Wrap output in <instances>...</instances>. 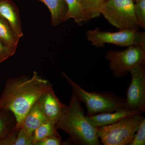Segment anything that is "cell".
<instances>
[{
  "label": "cell",
  "instance_id": "7a4b0ae2",
  "mask_svg": "<svg viewBox=\"0 0 145 145\" xmlns=\"http://www.w3.org/2000/svg\"><path fill=\"white\" fill-rule=\"evenodd\" d=\"M81 103L72 91L69 105L65 107L56 124L57 129L67 133L74 144L100 145L95 128L86 119Z\"/></svg>",
  "mask_w": 145,
  "mask_h": 145
},
{
  "label": "cell",
  "instance_id": "5bb4252c",
  "mask_svg": "<svg viewBox=\"0 0 145 145\" xmlns=\"http://www.w3.org/2000/svg\"><path fill=\"white\" fill-rule=\"evenodd\" d=\"M67 11L64 22L72 18L79 25H82L89 21L88 17L83 8L80 0H65Z\"/></svg>",
  "mask_w": 145,
  "mask_h": 145
},
{
  "label": "cell",
  "instance_id": "d4e9b609",
  "mask_svg": "<svg viewBox=\"0 0 145 145\" xmlns=\"http://www.w3.org/2000/svg\"><path fill=\"white\" fill-rule=\"evenodd\" d=\"M0 109H1V108H0Z\"/></svg>",
  "mask_w": 145,
  "mask_h": 145
},
{
  "label": "cell",
  "instance_id": "7c38bea8",
  "mask_svg": "<svg viewBox=\"0 0 145 145\" xmlns=\"http://www.w3.org/2000/svg\"><path fill=\"white\" fill-rule=\"evenodd\" d=\"M37 101L29 110L19 127V129H23L29 135H33L34 131L48 120L42 112Z\"/></svg>",
  "mask_w": 145,
  "mask_h": 145
},
{
  "label": "cell",
  "instance_id": "6da1fadb",
  "mask_svg": "<svg viewBox=\"0 0 145 145\" xmlns=\"http://www.w3.org/2000/svg\"><path fill=\"white\" fill-rule=\"evenodd\" d=\"M52 85L34 71L31 77L22 75L7 80L0 97V108L8 110L14 114L18 131L29 110Z\"/></svg>",
  "mask_w": 145,
  "mask_h": 145
},
{
  "label": "cell",
  "instance_id": "cb8c5ba5",
  "mask_svg": "<svg viewBox=\"0 0 145 145\" xmlns=\"http://www.w3.org/2000/svg\"><path fill=\"white\" fill-rule=\"evenodd\" d=\"M142 1V0H133V2H134L136 3V2H138L140 1Z\"/></svg>",
  "mask_w": 145,
  "mask_h": 145
},
{
  "label": "cell",
  "instance_id": "7402d4cb",
  "mask_svg": "<svg viewBox=\"0 0 145 145\" xmlns=\"http://www.w3.org/2000/svg\"><path fill=\"white\" fill-rule=\"evenodd\" d=\"M135 134L132 142L129 145H145V119H143Z\"/></svg>",
  "mask_w": 145,
  "mask_h": 145
},
{
  "label": "cell",
  "instance_id": "e0dca14e",
  "mask_svg": "<svg viewBox=\"0 0 145 145\" xmlns=\"http://www.w3.org/2000/svg\"><path fill=\"white\" fill-rule=\"evenodd\" d=\"M55 122L47 120L40 125L33 132L32 141L33 145L37 142L48 136L59 135L57 132Z\"/></svg>",
  "mask_w": 145,
  "mask_h": 145
},
{
  "label": "cell",
  "instance_id": "ac0fdd59",
  "mask_svg": "<svg viewBox=\"0 0 145 145\" xmlns=\"http://www.w3.org/2000/svg\"><path fill=\"white\" fill-rule=\"evenodd\" d=\"M107 0H80L83 8L89 20L101 15L104 4Z\"/></svg>",
  "mask_w": 145,
  "mask_h": 145
},
{
  "label": "cell",
  "instance_id": "5b68a950",
  "mask_svg": "<svg viewBox=\"0 0 145 145\" xmlns=\"http://www.w3.org/2000/svg\"><path fill=\"white\" fill-rule=\"evenodd\" d=\"M88 41L97 48L107 44L120 47L138 46L145 48V33L137 29H123L117 32L101 31L99 27L86 33Z\"/></svg>",
  "mask_w": 145,
  "mask_h": 145
},
{
  "label": "cell",
  "instance_id": "8fae6325",
  "mask_svg": "<svg viewBox=\"0 0 145 145\" xmlns=\"http://www.w3.org/2000/svg\"><path fill=\"white\" fill-rule=\"evenodd\" d=\"M142 113L138 110H128L121 109L113 112L86 115V118L92 126L96 127L111 125L124 117Z\"/></svg>",
  "mask_w": 145,
  "mask_h": 145
},
{
  "label": "cell",
  "instance_id": "9a60e30c",
  "mask_svg": "<svg viewBox=\"0 0 145 145\" xmlns=\"http://www.w3.org/2000/svg\"><path fill=\"white\" fill-rule=\"evenodd\" d=\"M17 121L14 114L8 110L0 109V141L14 130Z\"/></svg>",
  "mask_w": 145,
  "mask_h": 145
},
{
  "label": "cell",
  "instance_id": "277c9868",
  "mask_svg": "<svg viewBox=\"0 0 145 145\" xmlns=\"http://www.w3.org/2000/svg\"><path fill=\"white\" fill-rule=\"evenodd\" d=\"M141 114L124 117L111 125L94 127L99 140L104 145H129L144 118Z\"/></svg>",
  "mask_w": 145,
  "mask_h": 145
},
{
  "label": "cell",
  "instance_id": "52a82bcc",
  "mask_svg": "<svg viewBox=\"0 0 145 145\" xmlns=\"http://www.w3.org/2000/svg\"><path fill=\"white\" fill-rule=\"evenodd\" d=\"M106 59L109 61V67L115 78L127 75L134 68L145 63V48L138 46H131L122 51L110 50Z\"/></svg>",
  "mask_w": 145,
  "mask_h": 145
},
{
  "label": "cell",
  "instance_id": "603a6c76",
  "mask_svg": "<svg viewBox=\"0 0 145 145\" xmlns=\"http://www.w3.org/2000/svg\"><path fill=\"white\" fill-rule=\"evenodd\" d=\"M16 50L6 45L0 40V63L15 54Z\"/></svg>",
  "mask_w": 145,
  "mask_h": 145
},
{
  "label": "cell",
  "instance_id": "2e32d148",
  "mask_svg": "<svg viewBox=\"0 0 145 145\" xmlns=\"http://www.w3.org/2000/svg\"><path fill=\"white\" fill-rule=\"evenodd\" d=\"M20 39L9 24L0 16V40L6 45L16 50Z\"/></svg>",
  "mask_w": 145,
  "mask_h": 145
},
{
  "label": "cell",
  "instance_id": "9c48e42d",
  "mask_svg": "<svg viewBox=\"0 0 145 145\" xmlns=\"http://www.w3.org/2000/svg\"><path fill=\"white\" fill-rule=\"evenodd\" d=\"M37 101L47 119L57 124L66 106L57 98L52 87L43 93Z\"/></svg>",
  "mask_w": 145,
  "mask_h": 145
},
{
  "label": "cell",
  "instance_id": "d6986e66",
  "mask_svg": "<svg viewBox=\"0 0 145 145\" xmlns=\"http://www.w3.org/2000/svg\"><path fill=\"white\" fill-rule=\"evenodd\" d=\"M14 131L13 145H34L32 135H29L22 128Z\"/></svg>",
  "mask_w": 145,
  "mask_h": 145
},
{
  "label": "cell",
  "instance_id": "30bf717a",
  "mask_svg": "<svg viewBox=\"0 0 145 145\" xmlns=\"http://www.w3.org/2000/svg\"><path fill=\"white\" fill-rule=\"evenodd\" d=\"M0 16L9 24L19 39L23 36L19 9L11 0H0Z\"/></svg>",
  "mask_w": 145,
  "mask_h": 145
},
{
  "label": "cell",
  "instance_id": "44dd1931",
  "mask_svg": "<svg viewBox=\"0 0 145 145\" xmlns=\"http://www.w3.org/2000/svg\"><path fill=\"white\" fill-rule=\"evenodd\" d=\"M71 143L69 142H63L62 137L60 135H53L48 136L40 140L35 144V145H62L69 144Z\"/></svg>",
  "mask_w": 145,
  "mask_h": 145
},
{
  "label": "cell",
  "instance_id": "4fadbf2b",
  "mask_svg": "<svg viewBox=\"0 0 145 145\" xmlns=\"http://www.w3.org/2000/svg\"><path fill=\"white\" fill-rule=\"evenodd\" d=\"M43 3L51 14V25L56 27L64 22L67 7L65 0H38Z\"/></svg>",
  "mask_w": 145,
  "mask_h": 145
},
{
  "label": "cell",
  "instance_id": "ffe728a7",
  "mask_svg": "<svg viewBox=\"0 0 145 145\" xmlns=\"http://www.w3.org/2000/svg\"><path fill=\"white\" fill-rule=\"evenodd\" d=\"M134 12L141 27H145V0L134 3Z\"/></svg>",
  "mask_w": 145,
  "mask_h": 145
},
{
  "label": "cell",
  "instance_id": "ba28073f",
  "mask_svg": "<svg viewBox=\"0 0 145 145\" xmlns=\"http://www.w3.org/2000/svg\"><path fill=\"white\" fill-rule=\"evenodd\" d=\"M131 80L126 91L124 109L145 112V63L135 67L131 72Z\"/></svg>",
  "mask_w": 145,
  "mask_h": 145
},
{
  "label": "cell",
  "instance_id": "8992f818",
  "mask_svg": "<svg viewBox=\"0 0 145 145\" xmlns=\"http://www.w3.org/2000/svg\"><path fill=\"white\" fill-rule=\"evenodd\" d=\"M133 0H107L101 14L119 30L137 29L141 27L134 12Z\"/></svg>",
  "mask_w": 145,
  "mask_h": 145
},
{
  "label": "cell",
  "instance_id": "3957f363",
  "mask_svg": "<svg viewBox=\"0 0 145 145\" xmlns=\"http://www.w3.org/2000/svg\"><path fill=\"white\" fill-rule=\"evenodd\" d=\"M63 76L72 88L78 99L85 105L87 115L112 112L124 109L125 99L111 92H89L70 79L64 72Z\"/></svg>",
  "mask_w": 145,
  "mask_h": 145
}]
</instances>
